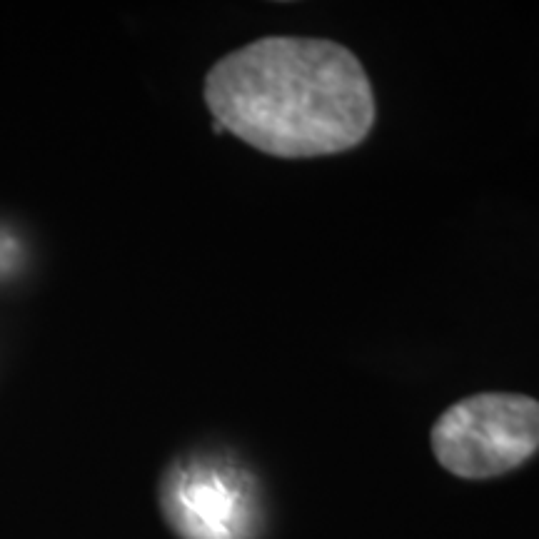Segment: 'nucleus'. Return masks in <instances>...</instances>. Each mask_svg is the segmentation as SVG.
<instances>
[{
    "label": "nucleus",
    "mask_w": 539,
    "mask_h": 539,
    "mask_svg": "<svg viewBox=\"0 0 539 539\" xmlns=\"http://www.w3.org/2000/svg\"><path fill=\"white\" fill-rule=\"evenodd\" d=\"M203 95L220 130L285 160L357 148L377 118L360 58L325 38L268 35L243 45L210 68Z\"/></svg>",
    "instance_id": "nucleus-1"
},
{
    "label": "nucleus",
    "mask_w": 539,
    "mask_h": 539,
    "mask_svg": "<svg viewBox=\"0 0 539 539\" xmlns=\"http://www.w3.org/2000/svg\"><path fill=\"white\" fill-rule=\"evenodd\" d=\"M432 452L450 475L492 480L539 450V402L520 392H480L455 402L432 427Z\"/></svg>",
    "instance_id": "nucleus-2"
},
{
    "label": "nucleus",
    "mask_w": 539,
    "mask_h": 539,
    "mask_svg": "<svg viewBox=\"0 0 539 539\" xmlns=\"http://www.w3.org/2000/svg\"><path fill=\"white\" fill-rule=\"evenodd\" d=\"M160 507L180 539H258L265 527L258 480L223 455L175 462L160 485Z\"/></svg>",
    "instance_id": "nucleus-3"
}]
</instances>
